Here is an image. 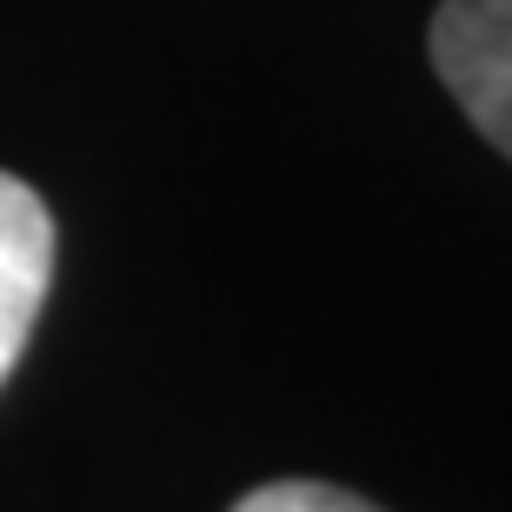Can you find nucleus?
Wrapping results in <instances>:
<instances>
[{
  "label": "nucleus",
  "instance_id": "obj_3",
  "mask_svg": "<svg viewBox=\"0 0 512 512\" xmlns=\"http://www.w3.org/2000/svg\"><path fill=\"white\" fill-rule=\"evenodd\" d=\"M233 512H380V506L346 493V486H326V479H266Z\"/></svg>",
  "mask_w": 512,
  "mask_h": 512
},
{
  "label": "nucleus",
  "instance_id": "obj_1",
  "mask_svg": "<svg viewBox=\"0 0 512 512\" xmlns=\"http://www.w3.org/2000/svg\"><path fill=\"white\" fill-rule=\"evenodd\" d=\"M426 54L459 114L512 160V0H439Z\"/></svg>",
  "mask_w": 512,
  "mask_h": 512
},
{
  "label": "nucleus",
  "instance_id": "obj_2",
  "mask_svg": "<svg viewBox=\"0 0 512 512\" xmlns=\"http://www.w3.org/2000/svg\"><path fill=\"white\" fill-rule=\"evenodd\" d=\"M47 286H54V213L27 180L0 173V386L34 340Z\"/></svg>",
  "mask_w": 512,
  "mask_h": 512
}]
</instances>
